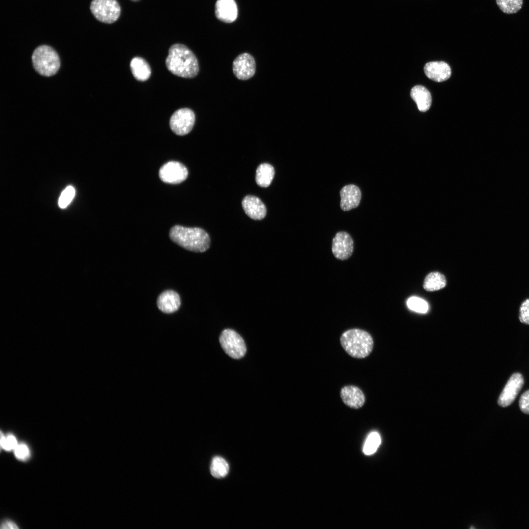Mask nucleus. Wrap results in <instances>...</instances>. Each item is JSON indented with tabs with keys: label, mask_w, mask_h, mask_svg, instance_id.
<instances>
[{
	"label": "nucleus",
	"mask_w": 529,
	"mask_h": 529,
	"mask_svg": "<svg viewBox=\"0 0 529 529\" xmlns=\"http://www.w3.org/2000/svg\"><path fill=\"white\" fill-rule=\"evenodd\" d=\"M166 65L172 73L184 78H193L199 72L196 56L188 47L181 44H175L170 47Z\"/></svg>",
	"instance_id": "f257e3e1"
},
{
	"label": "nucleus",
	"mask_w": 529,
	"mask_h": 529,
	"mask_svg": "<svg viewBox=\"0 0 529 529\" xmlns=\"http://www.w3.org/2000/svg\"><path fill=\"white\" fill-rule=\"evenodd\" d=\"M169 237L179 246L192 252H205L210 245L209 235L205 230L198 227L175 225L170 229Z\"/></svg>",
	"instance_id": "f03ea898"
},
{
	"label": "nucleus",
	"mask_w": 529,
	"mask_h": 529,
	"mask_svg": "<svg viewBox=\"0 0 529 529\" xmlns=\"http://www.w3.org/2000/svg\"><path fill=\"white\" fill-rule=\"evenodd\" d=\"M340 342L345 352L353 358L363 359L372 351L374 341L367 332L360 329H351L341 336Z\"/></svg>",
	"instance_id": "7ed1b4c3"
},
{
	"label": "nucleus",
	"mask_w": 529,
	"mask_h": 529,
	"mask_svg": "<svg viewBox=\"0 0 529 529\" xmlns=\"http://www.w3.org/2000/svg\"><path fill=\"white\" fill-rule=\"evenodd\" d=\"M31 59L34 69L43 76H50L55 74L60 66L57 53L47 45H41L36 48Z\"/></svg>",
	"instance_id": "20e7f679"
},
{
	"label": "nucleus",
	"mask_w": 529,
	"mask_h": 529,
	"mask_svg": "<svg viewBox=\"0 0 529 529\" xmlns=\"http://www.w3.org/2000/svg\"><path fill=\"white\" fill-rule=\"evenodd\" d=\"M90 10L98 21L106 24L117 21L121 12L120 6L116 0H93Z\"/></svg>",
	"instance_id": "39448f33"
},
{
	"label": "nucleus",
	"mask_w": 529,
	"mask_h": 529,
	"mask_svg": "<svg viewBox=\"0 0 529 529\" xmlns=\"http://www.w3.org/2000/svg\"><path fill=\"white\" fill-rule=\"evenodd\" d=\"M219 342L224 352L232 358L240 359L246 353V348L243 339L232 329H227L222 332Z\"/></svg>",
	"instance_id": "423d86ee"
},
{
	"label": "nucleus",
	"mask_w": 529,
	"mask_h": 529,
	"mask_svg": "<svg viewBox=\"0 0 529 529\" xmlns=\"http://www.w3.org/2000/svg\"><path fill=\"white\" fill-rule=\"evenodd\" d=\"M195 120L194 112L185 108L176 111L171 116L169 126L176 135L183 136L188 134L193 128Z\"/></svg>",
	"instance_id": "0eeeda50"
},
{
	"label": "nucleus",
	"mask_w": 529,
	"mask_h": 529,
	"mask_svg": "<svg viewBox=\"0 0 529 529\" xmlns=\"http://www.w3.org/2000/svg\"><path fill=\"white\" fill-rule=\"evenodd\" d=\"M188 175L187 168L177 161H169L165 164L159 171L160 179L166 183L171 184L182 182L186 179Z\"/></svg>",
	"instance_id": "6e6552de"
},
{
	"label": "nucleus",
	"mask_w": 529,
	"mask_h": 529,
	"mask_svg": "<svg viewBox=\"0 0 529 529\" xmlns=\"http://www.w3.org/2000/svg\"><path fill=\"white\" fill-rule=\"evenodd\" d=\"M524 382V378L520 373H513L508 380L498 398V405L502 407H506L511 405L521 389Z\"/></svg>",
	"instance_id": "1a4fd4ad"
},
{
	"label": "nucleus",
	"mask_w": 529,
	"mask_h": 529,
	"mask_svg": "<svg viewBox=\"0 0 529 529\" xmlns=\"http://www.w3.org/2000/svg\"><path fill=\"white\" fill-rule=\"evenodd\" d=\"M256 71V63L254 57L248 53L239 55L233 62V72L239 79L246 80L251 78Z\"/></svg>",
	"instance_id": "9d476101"
},
{
	"label": "nucleus",
	"mask_w": 529,
	"mask_h": 529,
	"mask_svg": "<svg viewBox=\"0 0 529 529\" xmlns=\"http://www.w3.org/2000/svg\"><path fill=\"white\" fill-rule=\"evenodd\" d=\"M354 248L353 239L346 232L337 233L333 239L332 251L337 259L345 260L352 255Z\"/></svg>",
	"instance_id": "9b49d317"
},
{
	"label": "nucleus",
	"mask_w": 529,
	"mask_h": 529,
	"mask_svg": "<svg viewBox=\"0 0 529 529\" xmlns=\"http://www.w3.org/2000/svg\"><path fill=\"white\" fill-rule=\"evenodd\" d=\"M156 303L158 308L162 312L172 313L179 309L181 299L177 292L168 289L163 291L158 296Z\"/></svg>",
	"instance_id": "f8f14e48"
},
{
	"label": "nucleus",
	"mask_w": 529,
	"mask_h": 529,
	"mask_svg": "<svg viewBox=\"0 0 529 529\" xmlns=\"http://www.w3.org/2000/svg\"><path fill=\"white\" fill-rule=\"evenodd\" d=\"M340 207L344 211L358 207L361 199V190L358 187L353 184L343 187L340 192Z\"/></svg>",
	"instance_id": "ddd939ff"
},
{
	"label": "nucleus",
	"mask_w": 529,
	"mask_h": 529,
	"mask_svg": "<svg viewBox=\"0 0 529 529\" xmlns=\"http://www.w3.org/2000/svg\"><path fill=\"white\" fill-rule=\"evenodd\" d=\"M340 395L343 402L352 409L361 408L365 401V396L362 390L355 385L343 387L340 390Z\"/></svg>",
	"instance_id": "4468645a"
},
{
	"label": "nucleus",
	"mask_w": 529,
	"mask_h": 529,
	"mask_svg": "<svg viewBox=\"0 0 529 529\" xmlns=\"http://www.w3.org/2000/svg\"><path fill=\"white\" fill-rule=\"evenodd\" d=\"M424 70L428 78L438 82L447 80L451 74L450 66L443 61L428 62L425 64Z\"/></svg>",
	"instance_id": "2eb2a0df"
},
{
	"label": "nucleus",
	"mask_w": 529,
	"mask_h": 529,
	"mask_svg": "<svg viewBox=\"0 0 529 529\" xmlns=\"http://www.w3.org/2000/svg\"><path fill=\"white\" fill-rule=\"evenodd\" d=\"M215 14L220 21L231 23L236 20L238 8L234 0H217L215 5Z\"/></svg>",
	"instance_id": "dca6fc26"
},
{
	"label": "nucleus",
	"mask_w": 529,
	"mask_h": 529,
	"mask_svg": "<svg viewBox=\"0 0 529 529\" xmlns=\"http://www.w3.org/2000/svg\"><path fill=\"white\" fill-rule=\"evenodd\" d=\"M242 206L245 214L255 220L264 218L266 213L265 206L257 197L247 195L242 201Z\"/></svg>",
	"instance_id": "f3484780"
},
{
	"label": "nucleus",
	"mask_w": 529,
	"mask_h": 529,
	"mask_svg": "<svg viewBox=\"0 0 529 529\" xmlns=\"http://www.w3.org/2000/svg\"><path fill=\"white\" fill-rule=\"evenodd\" d=\"M410 96L416 103L420 111L426 112L429 110L432 103V97L425 87L421 85L414 86L411 90Z\"/></svg>",
	"instance_id": "a211bd4d"
},
{
	"label": "nucleus",
	"mask_w": 529,
	"mask_h": 529,
	"mask_svg": "<svg viewBox=\"0 0 529 529\" xmlns=\"http://www.w3.org/2000/svg\"><path fill=\"white\" fill-rule=\"evenodd\" d=\"M134 77L138 81L147 80L151 75V69L147 62L140 57H134L130 64Z\"/></svg>",
	"instance_id": "6ab92c4d"
},
{
	"label": "nucleus",
	"mask_w": 529,
	"mask_h": 529,
	"mask_svg": "<svg viewBox=\"0 0 529 529\" xmlns=\"http://www.w3.org/2000/svg\"><path fill=\"white\" fill-rule=\"evenodd\" d=\"M274 168L270 164H261L257 168L255 180L258 185L262 187H268L274 176Z\"/></svg>",
	"instance_id": "aec40b11"
},
{
	"label": "nucleus",
	"mask_w": 529,
	"mask_h": 529,
	"mask_svg": "<svg viewBox=\"0 0 529 529\" xmlns=\"http://www.w3.org/2000/svg\"><path fill=\"white\" fill-rule=\"evenodd\" d=\"M447 284L445 276L435 271L428 274L425 277L423 288L428 291H434L444 288Z\"/></svg>",
	"instance_id": "412c9836"
},
{
	"label": "nucleus",
	"mask_w": 529,
	"mask_h": 529,
	"mask_svg": "<svg viewBox=\"0 0 529 529\" xmlns=\"http://www.w3.org/2000/svg\"><path fill=\"white\" fill-rule=\"evenodd\" d=\"M229 467L224 458L219 456L215 457L211 462L210 472L211 475L216 478H222L228 473Z\"/></svg>",
	"instance_id": "4be33fe9"
},
{
	"label": "nucleus",
	"mask_w": 529,
	"mask_h": 529,
	"mask_svg": "<svg viewBox=\"0 0 529 529\" xmlns=\"http://www.w3.org/2000/svg\"><path fill=\"white\" fill-rule=\"evenodd\" d=\"M381 443L380 434L376 432L371 433L367 436L363 447V452L366 455L373 454Z\"/></svg>",
	"instance_id": "5701e85b"
},
{
	"label": "nucleus",
	"mask_w": 529,
	"mask_h": 529,
	"mask_svg": "<svg viewBox=\"0 0 529 529\" xmlns=\"http://www.w3.org/2000/svg\"><path fill=\"white\" fill-rule=\"evenodd\" d=\"M496 3L501 10L508 14H514L522 8L523 0H496Z\"/></svg>",
	"instance_id": "b1692460"
},
{
	"label": "nucleus",
	"mask_w": 529,
	"mask_h": 529,
	"mask_svg": "<svg viewBox=\"0 0 529 529\" xmlns=\"http://www.w3.org/2000/svg\"><path fill=\"white\" fill-rule=\"evenodd\" d=\"M409 309L415 312L425 313L428 311V303L423 299L417 297H411L407 301Z\"/></svg>",
	"instance_id": "393cba45"
},
{
	"label": "nucleus",
	"mask_w": 529,
	"mask_h": 529,
	"mask_svg": "<svg viewBox=\"0 0 529 529\" xmlns=\"http://www.w3.org/2000/svg\"><path fill=\"white\" fill-rule=\"evenodd\" d=\"M75 193V189L72 186L67 187L62 192L59 198L58 205L60 208L62 209L66 208L72 200Z\"/></svg>",
	"instance_id": "a878e982"
},
{
	"label": "nucleus",
	"mask_w": 529,
	"mask_h": 529,
	"mask_svg": "<svg viewBox=\"0 0 529 529\" xmlns=\"http://www.w3.org/2000/svg\"><path fill=\"white\" fill-rule=\"evenodd\" d=\"M18 443L15 437L12 434H9L5 437L1 432L0 445L2 448L6 451H10L17 446Z\"/></svg>",
	"instance_id": "bb28decb"
},
{
	"label": "nucleus",
	"mask_w": 529,
	"mask_h": 529,
	"mask_svg": "<svg viewBox=\"0 0 529 529\" xmlns=\"http://www.w3.org/2000/svg\"><path fill=\"white\" fill-rule=\"evenodd\" d=\"M519 319L521 323L529 325V298L525 299L520 305Z\"/></svg>",
	"instance_id": "cd10ccee"
},
{
	"label": "nucleus",
	"mask_w": 529,
	"mask_h": 529,
	"mask_svg": "<svg viewBox=\"0 0 529 529\" xmlns=\"http://www.w3.org/2000/svg\"><path fill=\"white\" fill-rule=\"evenodd\" d=\"M14 453L16 457L21 460L26 459L30 455L29 450L24 443L18 444L14 449Z\"/></svg>",
	"instance_id": "c85d7f7f"
},
{
	"label": "nucleus",
	"mask_w": 529,
	"mask_h": 529,
	"mask_svg": "<svg viewBox=\"0 0 529 529\" xmlns=\"http://www.w3.org/2000/svg\"><path fill=\"white\" fill-rule=\"evenodd\" d=\"M521 410L524 413L529 414V390L524 392L519 402Z\"/></svg>",
	"instance_id": "c756f323"
},
{
	"label": "nucleus",
	"mask_w": 529,
	"mask_h": 529,
	"mask_svg": "<svg viewBox=\"0 0 529 529\" xmlns=\"http://www.w3.org/2000/svg\"><path fill=\"white\" fill-rule=\"evenodd\" d=\"M1 529H18L15 523L11 521L4 522L1 526Z\"/></svg>",
	"instance_id": "7c9ffc66"
},
{
	"label": "nucleus",
	"mask_w": 529,
	"mask_h": 529,
	"mask_svg": "<svg viewBox=\"0 0 529 529\" xmlns=\"http://www.w3.org/2000/svg\"><path fill=\"white\" fill-rule=\"evenodd\" d=\"M131 0L132 1H134V2H137V1H139L140 0Z\"/></svg>",
	"instance_id": "2f4dec72"
}]
</instances>
